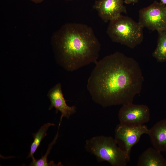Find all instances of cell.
<instances>
[{
    "label": "cell",
    "instance_id": "6da1fadb",
    "mask_svg": "<svg viewBox=\"0 0 166 166\" xmlns=\"http://www.w3.org/2000/svg\"><path fill=\"white\" fill-rule=\"evenodd\" d=\"M95 64L87 85L93 101L103 107L132 103L144 81L138 62L117 52Z\"/></svg>",
    "mask_w": 166,
    "mask_h": 166
},
{
    "label": "cell",
    "instance_id": "7a4b0ae2",
    "mask_svg": "<svg viewBox=\"0 0 166 166\" xmlns=\"http://www.w3.org/2000/svg\"><path fill=\"white\" fill-rule=\"evenodd\" d=\"M54 38L58 61L67 70L73 71L97 61L101 44L93 29L87 25L66 24Z\"/></svg>",
    "mask_w": 166,
    "mask_h": 166
},
{
    "label": "cell",
    "instance_id": "3957f363",
    "mask_svg": "<svg viewBox=\"0 0 166 166\" xmlns=\"http://www.w3.org/2000/svg\"><path fill=\"white\" fill-rule=\"evenodd\" d=\"M85 148L87 152L95 156L98 162L105 161L112 166H125L130 161V156L111 136H93L86 140Z\"/></svg>",
    "mask_w": 166,
    "mask_h": 166
},
{
    "label": "cell",
    "instance_id": "277c9868",
    "mask_svg": "<svg viewBox=\"0 0 166 166\" xmlns=\"http://www.w3.org/2000/svg\"><path fill=\"white\" fill-rule=\"evenodd\" d=\"M144 28L139 22L121 14L109 22L106 32L113 42L133 49L143 41Z\"/></svg>",
    "mask_w": 166,
    "mask_h": 166
},
{
    "label": "cell",
    "instance_id": "5b68a950",
    "mask_svg": "<svg viewBox=\"0 0 166 166\" xmlns=\"http://www.w3.org/2000/svg\"><path fill=\"white\" fill-rule=\"evenodd\" d=\"M138 22L144 28L152 31L166 30V5L155 1L141 9Z\"/></svg>",
    "mask_w": 166,
    "mask_h": 166
},
{
    "label": "cell",
    "instance_id": "8992f818",
    "mask_svg": "<svg viewBox=\"0 0 166 166\" xmlns=\"http://www.w3.org/2000/svg\"><path fill=\"white\" fill-rule=\"evenodd\" d=\"M150 111L144 105L132 103L122 105L118 118L120 124L128 126H136L148 122L150 119Z\"/></svg>",
    "mask_w": 166,
    "mask_h": 166
},
{
    "label": "cell",
    "instance_id": "52a82bcc",
    "mask_svg": "<svg viewBox=\"0 0 166 166\" xmlns=\"http://www.w3.org/2000/svg\"><path fill=\"white\" fill-rule=\"evenodd\" d=\"M148 129L144 124L132 127L119 124L115 129L114 138L119 146L130 156L132 147L139 142L143 134H148Z\"/></svg>",
    "mask_w": 166,
    "mask_h": 166
},
{
    "label": "cell",
    "instance_id": "ba28073f",
    "mask_svg": "<svg viewBox=\"0 0 166 166\" xmlns=\"http://www.w3.org/2000/svg\"><path fill=\"white\" fill-rule=\"evenodd\" d=\"M124 3L123 0H98L93 7L103 21L107 22L117 18L122 13H127Z\"/></svg>",
    "mask_w": 166,
    "mask_h": 166
},
{
    "label": "cell",
    "instance_id": "9c48e42d",
    "mask_svg": "<svg viewBox=\"0 0 166 166\" xmlns=\"http://www.w3.org/2000/svg\"><path fill=\"white\" fill-rule=\"evenodd\" d=\"M47 96L51 103L49 110L54 108L56 113L60 111L61 113L60 121H62L63 117L69 118L76 113V106H69L66 104L60 83L57 84L49 91Z\"/></svg>",
    "mask_w": 166,
    "mask_h": 166
},
{
    "label": "cell",
    "instance_id": "30bf717a",
    "mask_svg": "<svg viewBox=\"0 0 166 166\" xmlns=\"http://www.w3.org/2000/svg\"><path fill=\"white\" fill-rule=\"evenodd\" d=\"M147 134L154 148L160 152L166 151V119L156 123L148 129Z\"/></svg>",
    "mask_w": 166,
    "mask_h": 166
},
{
    "label": "cell",
    "instance_id": "8fae6325",
    "mask_svg": "<svg viewBox=\"0 0 166 166\" xmlns=\"http://www.w3.org/2000/svg\"><path fill=\"white\" fill-rule=\"evenodd\" d=\"M160 152L155 148H149L139 157L137 166H166V160Z\"/></svg>",
    "mask_w": 166,
    "mask_h": 166
},
{
    "label": "cell",
    "instance_id": "7c38bea8",
    "mask_svg": "<svg viewBox=\"0 0 166 166\" xmlns=\"http://www.w3.org/2000/svg\"><path fill=\"white\" fill-rule=\"evenodd\" d=\"M55 125V124L53 123H45L37 132L32 134L34 140L31 144L30 152L27 157V158L30 157L32 160L35 159L34 156V154L40 145L42 140L47 135V131L49 127Z\"/></svg>",
    "mask_w": 166,
    "mask_h": 166
},
{
    "label": "cell",
    "instance_id": "4fadbf2b",
    "mask_svg": "<svg viewBox=\"0 0 166 166\" xmlns=\"http://www.w3.org/2000/svg\"><path fill=\"white\" fill-rule=\"evenodd\" d=\"M158 37L152 56L159 62L166 61V30L157 32Z\"/></svg>",
    "mask_w": 166,
    "mask_h": 166
},
{
    "label": "cell",
    "instance_id": "5bb4252c",
    "mask_svg": "<svg viewBox=\"0 0 166 166\" xmlns=\"http://www.w3.org/2000/svg\"><path fill=\"white\" fill-rule=\"evenodd\" d=\"M61 122H60L58 127V130L57 133L53 141L49 144L47 151L44 156L38 160L35 159L32 160L30 163L29 166H63L61 162H59L58 164L54 163L53 161H51L48 163L47 157L48 155L50 153V151L53 145L56 143L57 140L58 136V130L61 125Z\"/></svg>",
    "mask_w": 166,
    "mask_h": 166
},
{
    "label": "cell",
    "instance_id": "9a60e30c",
    "mask_svg": "<svg viewBox=\"0 0 166 166\" xmlns=\"http://www.w3.org/2000/svg\"><path fill=\"white\" fill-rule=\"evenodd\" d=\"M138 0H124V2L126 4L136 3L138 2Z\"/></svg>",
    "mask_w": 166,
    "mask_h": 166
},
{
    "label": "cell",
    "instance_id": "2e32d148",
    "mask_svg": "<svg viewBox=\"0 0 166 166\" xmlns=\"http://www.w3.org/2000/svg\"><path fill=\"white\" fill-rule=\"evenodd\" d=\"M35 3H39L43 1L44 0H30Z\"/></svg>",
    "mask_w": 166,
    "mask_h": 166
},
{
    "label": "cell",
    "instance_id": "e0dca14e",
    "mask_svg": "<svg viewBox=\"0 0 166 166\" xmlns=\"http://www.w3.org/2000/svg\"><path fill=\"white\" fill-rule=\"evenodd\" d=\"M161 2L163 4L166 5V0H160Z\"/></svg>",
    "mask_w": 166,
    "mask_h": 166
},
{
    "label": "cell",
    "instance_id": "ac0fdd59",
    "mask_svg": "<svg viewBox=\"0 0 166 166\" xmlns=\"http://www.w3.org/2000/svg\"></svg>",
    "mask_w": 166,
    "mask_h": 166
}]
</instances>
